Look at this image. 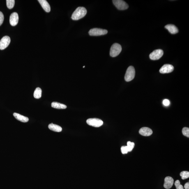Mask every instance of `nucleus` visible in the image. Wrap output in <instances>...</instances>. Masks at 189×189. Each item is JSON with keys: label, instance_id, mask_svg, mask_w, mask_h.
Here are the masks:
<instances>
[{"label": "nucleus", "instance_id": "obj_1", "mask_svg": "<svg viewBox=\"0 0 189 189\" xmlns=\"http://www.w3.org/2000/svg\"><path fill=\"white\" fill-rule=\"evenodd\" d=\"M87 13L86 9L83 7H79L76 9L72 15V19L77 20L83 18Z\"/></svg>", "mask_w": 189, "mask_h": 189}, {"label": "nucleus", "instance_id": "obj_2", "mask_svg": "<svg viewBox=\"0 0 189 189\" xmlns=\"http://www.w3.org/2000/svg\"><path fill=\"white\" fill-rule=\"evenodd\" d=\"M122 50L121 45L118 43H115L112 45L111 47L110 54L112 57H115L117 56Z\"/></svg>", "mask_w": 189, "mask_h": 189}, {"label": "nucleus", "instance_id": "obj_3", "mask_svg": "<svg viewBox=\"0 0 189 189\" xmlns=\"http://www.w3.org/2000/svg\"><path fill=\"white\" fill-rule=\"evenodd\" d=\"M135 70L132 66H130L127 69L125 76V79L126 82H129L132 80L135 77Z\"/></svg>", "mask_w": 189, "mask_h": 189}, {"label": "nucleus", "instance_id": "obj_4", "mask_svg": "<svg viewBox=\"0 0 189 189\" xmlns=\"http://www.w3.org/2000/svg\"><path fill=\"white\" fill-rule=\"evenodd\" d=\"M107 33V30L99 28H93L90 30L89 32V34L90 36H102L106 34Z\"/></svg>", "mask_w": 189, "mask_h": 189}, {"label": "nucleus", "instance_id": "obj_5", "mask_svg": "<svg viewBox=\"0 0 189 189\" xmlns=\"http://www.w3.org/2000/svg\"><path fill=\"white\" fill-rule=\"evenodd\" d=\"M87 124L96 128L100 127L103 124V121L102 120L97 118H89L86 121Z\"/></svg>", "mask_w": 189, "mask_h": 189}, {"label": "nucleus", "instance_id": "obj_6", "mask_svg": "<svg viewBox=\"0 0 189 189\" xmlns=\"http://www.w3.org/2000/svg\"><path fill=\"white\" fill-rule=\"evenodd\" d=\"M114 5L118 9L123 10L127 9L129 8L128 4L122 0H113L112 1Z\"/></svg>", "mask_w": 189, "mask_h": 189}, {"label": "nucleus", "instance_id": "obj_7", "mask_svg": "<svg viewBox=\"0 0 189 189\" xmlns=\"http://www.w3.org/2000/svg\"><path fill=\"white\" fill-rule=\"evenodd\" d=\"M163 51L162 49H156L150 54V58L152 60H156L159 59L163 56Z\"/></svg>", "mask_w": 189, "mask_h": 189}, {"label": "nucleus", "instance_id": "obj_8", "mask_svg": "<svg viewBox=\"0 0 189 189\" xmlns=\"http://www.w3.org/2000/svg\"><path fill=\"white\" fill-rule=\"evenodd\" d=\"M11 39L9 37H4L0 41V49L4 50L8 47L10 43Z\"/></svg>", "mask_w": 189, "mask_h": 189}, {"label": "nucleus", "instance_id": "obj_9", "mask_svg": "<svg viewBox=\"0 0 189 189\" xmlns=\"http://www.w3.org/2000/svg\"><path fill=\"white\" fill-rule=\"evenodd\" d=\"M174 70V67L172 65L165 64L160 69L159 72L162 74L169 73L172 72Z\"/></svg>", "mask_w": 189, "mask_h": 189}, {"label": "nucleus", "instance_id": "obj_10", "mask_svg": "<svg viewBox=\"0 0 189 189\" xmlns=\"http://www.w3.org/2000/svg\"><path fill=\"white\" fill-rule=\"evenodd\" d=\"M19 16L17 12H13L11 15L10 17V23L12 26H15L18 23Z\"/></svg>", "mask_w": 189, "mask_h": 189}, {"label": "nucleus", "instance_id": "obj_11", "mask_svg": "<svg viewBox=\"0 0 189 189\" xmlns=\"http://www.w3.org/2000/svg\"><path fill=\"white\" fill-rule=\"evenodd\" d=\"M174 183V179L170 176H167L165 178L164 186L167 189L171 188Z\"/></svg>", "mask_w": 189, "mask_h": 189}, {"label": "nucleus", "instance_id": "obj_12", "mask_svg": "<svg viewBox=\"0 0 189 189\" xmlns=\"http://www.w3.org/2000/svg\"><path fill=\"white\" fill-rule=\"evenodd\" d=\"M152 131L148 127H143L139 131V133L144 136H149L152 134Z\"/></svg>", "mask_w": 189, "mask_h": 189}, {"label": "nucleus", "instance_id": "obj_13", "mask_svg": "<svg viewBox=\"0 0 189 189\" xmlns=\"http://www.w3.org/2000/svg\"><path fill=\"white\" fill-rule=\"evenodd\" d=\"M42 8L46 12H49L51 11V7L49 4L46 0H38Z\"/></svg>", "mask_w": 189, "mask_h": 189}, {"label": "nucleus", "instance_id": "obj_14", "mask_svg": "<svg viewBox=\"0 0 189 189\" xmlns=\"http://www.w3.org/2000/svg\"><path fill=\"white\" fill-rule=\"evenodd\" d=\"M165 28L172 34H175L179 32L178 29L176 26L172 24H168L165 26Z\"/></svg>", "mask_w": 189, "mask_h": 189}, {"label": "nucleus", "instance_id": "obj_15", "mask_svg": "<svg viewBox=\"0 0 189 189\" xmlns=\"http://www.w3.org/2000/svg\"><path fill=\"white\" fill-rule=\"evenodd\" d=\"M13 115L16 119L19 121L22 122H27L29 121V118L28 117L17 113H14Z\"/></svg>", "mask_w": 189, "mask_h": 189}, {"label": "nucleus", "instance_id": "obj_16", "mask_svg": "<svg viewBox=\"0 0 189 189\" xmlns=\"http://www.w3.org/2000/svg\"><path fill=\"white\" fill-rule=\"evenodd\" d=\"M48 128L51 130L56 132H60L62 131V128L61 126L53 123L50 124L48 125Z\"/></svg>", "mask_w": 189, "mask_h": 189}, {"label": "nucleus", "instance_id": "obj_17", "mask_svg": "<svg viewBox=\"0 0 189 189\" xmlns=\"http://www.w3.org/2000/svg\"><path fill=\"white\" fill-rule=\"evenodd\" d=\"M51 106L54 108L57 109H66L67 106L64 104L58 103L57 102H53L51 104Z\"/></svg>", "mask_w": 189, "mask_h": 189}, {"label": "nucleus", "instance_id": "obj_18", "mask_svg": "<svg viewBox=\"0 0 189 189\" xmlns=\"http://www.w3.org/2000/svg\"><path fill=\"white\" fill-rule=\"evenodd\" d=\"M42 90L40 88L38 87L36 88L34 93V97L35 98L39 99L41 98Z\"/></svg>", "mask_w": 189, "mask_h": 189}, {"label": "nucleus", "instance_id": "obj_19", "mask_svg": "<svg viewBox=\"0 0 189 189\" xmlns=\"http://www.w3.org/2000/svg\"><path fill=\"white\" fill-rule=\"evenodd\" d=\"M6 5L8 8L11 9L15 6V1L14 0H7Z\"/></svg>", "mask_w": 189, "mask_h": 189}, {"label": "nucleus", "instance_id": "obj_20", "mask_svg": "<svg viewBox=\"0 0 189 189\" xmlns=\"http://www.w3.org/2000/svg\"><path fill=\"white\" fill-rule=\"evenodd\" d=\"M180 176H181L182 179L183 180L188 179L189 177V172L187 171H183L180 174Z\"/></svg>", "mask_w": 189, "mask_h": 189}, {"label": "nucleus", "instance_id": "obj_21", "mask_svg": "<svg viewBox=\"0 0 189 189\" xmlns=\"http://www.w3.org/2000/svg\"><path fill=\"white\" fill-rule=\"evenodd\" d=\"M127 146L128 150V152H131L133 149L134 147H135V143H134L133 142H130V141H129V142H127Z\"/></svg>", "mask_w": 189, "mask_h": 189}, {"label": "nucleus", "instance_id": "obj_22", "mask_svg": "<svg viewBox=\"0 0 189 189\" xmlns=\"http://www.w3.org/2000/svg\"><path fill=\"white\" fill-rule=\"evenodd\" d=\"M183 135L187 137H189V129L187 127H184L182 130Z\"/></svg>", "mask_w": 189, "mask_h": 189}, {"label": "nucleus", "instance_id": "obj_23", "mask_svg": "<svg viewBox=\"0 0 189 189\" xmlns=\"http://www.w3.org/2000/svg\"><path fill=\"white\" fill-rule=\"evenodd\" d=\"M176 187V189H184L183 186L181 185V183L179 180L176 181L174 183Z\"/></svg>", "mask_w": 189, "mask_h": 189}, {"label": "nucleus", "instance_id": "obj_24", "mask_svg": "<svg viewBox=\"0 0 189 189\" xmlns=\"http://www.w3.org/2000/svg\"><path fill=\"white\" fill-rule=\"evenodd\" d=\"M121 151L122 153L123 154H126L128 153V152H129L127 146H122L121 148Z\"/></svg>", "mask_w": 189, "mask_h": 189}, {"label": "nucleus", "instance_id": "obj_25", "mask_svg": "<svg viewBox=\"0 0 189 189\" xmlns=\"http://www.w3.org/2000/svg\"><path fill=\"white\" fill-rule=\"evenodd\" d=\"M4 20V15L2 12L0 11V26L3 23Z\"/></svg>", "mask_w": 189, "mask_h": 189}, {"label": "nucleus", "instance_id": "obj_26", "mask_svg": "<svg viewBox=\"0 0 189 189\" xmlns=\"http://www.w3.org/2000/svg\"><path fill=\"white\" fill-rule=\"evenodd\" d=\"M163 104L164 105L166 106H167L169 105V104H170V102H169L168 100L165 99L163 101Z\"/></svg>", "mask_w": 189, "mask_h": 189}, {"label": "nucleus", "instance_id": "obj_27", "mask_svg": "<svg viewBox=\"0 0 189 189\" xmlns=\"http://www.w3.org/2000/svg\"><path fill=\"white\" fill-rule=\"evenodd\" d=\"M184 188L185 189H189V183H187L184 185Z\"/></svg>", "mask_w": 189, "mask_h": 189}, {"label": "nucleus", "instance_id": "obj_28", "mask_svg": "<svg viewBox=\"0 0 189 189\" xmlns=\"http://www.w3.org/2000/svg\"><path fill=\"white\" fill-rule=\"evenodd\" d=\"M84 67H85V66H84V67H83V68H84Z\"/></svg>", "mask_w": 189, "mask_h": 189}]
</instances>
